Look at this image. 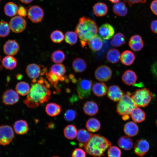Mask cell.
I'll return each instance as SVG.
<instances>
[{
  "mask_svg": "<svg viewBox=\"0 0 157 157\" xmlns=\"http://www.w3.org/2000/svg\"><path fill=\"white\" fill-rule=\"evenodd\" d=\"M72 157H86V152L82 149L76 148L72 152Z\"/></svg>",
  "mask_w": 157,
  "mask_h": 157,
  "instance_id": "cell-47",
  "label": "cell"
},
{
  "mask_svg": "<svg viewBox=\"0 0 157 157\" xmlns=\"http://www.w3.org/2000/svg\"><path fill=\"white\" fill-rule=\"evenodd\" d=\"M88 44L89 48L94 51H97L100 50L103 45L102 39L97 35L91 38L88 41Z\"/></svg>",
  "mask_w": 157,
  "mask_h": 157,
  "instance_id": "cell-23",
  "label": "cell"
},
{
  "mask_svg": "<svg viewBox=\"0 0 157 157\" xmlns=\"http://www.w3.org/2000/svg\"><path fill=\"white\" fill-rule=\"evenodd\" d=\"M10 31L9 24L5 21H0V37H5L7 36Z\"/></svg>",
  "mask_w": 157,
  "mask_h": 157,
  "instance_id": "cell-44",
  "label": "cell"
},
{
  "mask_svg": "<svg viewBox=\"0 0 157 157\" xmlns=\"http://www.w3.org/2000/svg\"><path fill=\"white\" fill-rule=\"evenodd\" d=\"M22 3L25 4H28L33 0H19Z\"/></svg>",
  "mask_w": 157,
  "mask_h": 157,
  "instance_id": "cell-53",
  "label": "cell"
},
{
  "mask_svg": "<svg viewBox=\"0 0 157 157\" xmlns=\"http://www.w3.org/2000/svg\"><path fill=\"white\" fill-rule=\"evenodd\" d=\"M98 32L99 36L102 39L108 40L113 36L115 30L111 25L106 23L102 24L99 27Z\"/></svg>",
  "mask_w": 157,
  "mask_h": 157,
  "instance_id": "cell-15",
  "label": "cell"
},
{
  "mask_svg": "<svg viewBox=\"0 0 157 157\" xmlns=\"http://www.w3.org/2000/svg\"><path fill=\"white\" fill-rule=\"evenodd\" d=\"M49 72L59 77L64 76L66 72L65 65L61 63H56L51 66Z\"/></svg>",
  "mask_w": 157,
  "mask_h": 157,
  "instance_id": "cell-36",
  "label": "cell"
},
{
  "mask_svg": "<svg viewBox=\"0 0 157 157\" xmlns=\"http://www.w3.org/2000/svg\"><path fill=\"white\" fill-rule=\"evenodd\" d=\"M108 0L111 3H116L119 2V1L120 0Z\"/></svg>",
  "mask_w": 157,
  "mask_h": 157,
  "instance_id": "cell-56",
  "label": "cell"
},
{
  "mask_svg": "<svg viewBox=\"0 0 157 157\" xmlns=\"http://www.w3.org/2000/svg\"><path fill=\"white\" fill-rule=\"evenodd\" d=\"M130 115L132 120L136 123L141 122L144 120L146 118L144 112L138 107L132 110Z\"/></svg>",
  "mask_w": 157,
  "mask_h": 157,
  "instance_id": "cell-25",
  "label": "cell"
},
{
  "mask_svg": "<svg viewBox=\"0 0 157 157\" xmlns=\"http://www.w3.org/2000/svg\"><path fill=\"white\" fill-rule=\"evenodd\" d=\"M3 49L5 54L7 55L13 56L17 53L19 49V46L16 40H10L5 43Z\"/></svg>",
  "mask_w": 157,
  "mask_h": 157,
  "instance_id": "cell-14",
  "label": "cell"
},
{
  "mask_svg": "<svg viewBox=\"0 0 157 157\" xmlns=\"http://www.w3.org/2000/svg\"><path fill=\"white\" fill-rule=\"evenodd\" d=\"M150 27L151 31L157 34V19L154 20L151 22Z\"/></svg>",
  "mask_w": 157,
  "mask_h": 157,
  "instance_id": "cell-51",
  "label": "cell"
},
{
  "mask_svg": "<svg viewBox=\"0 0 157 157\" xmlns=\"http://www.w3.org/2000/svg\"><path fill=\"white\" fill-rule=\"evenodd\" d=\"M129 92L124 94L118 101L116 107V112L120 115H129L132 110L137 107Z\"/></svg>",
  "mask_w": 157,
  "mask_h": 157,
  "instance_id": "cell-5",
  "label": "cell"
},
{
  "mask_svg": "<svg viewBox=\"0 0 157 157\" xmlns=\"http://www.w3.org/2000/svg\"><path fill=\"white\" fill-rule=\"evenodd\" d=\"M129 45L132 50L138 51L143 48L144 44L141 36L138 35H135L130 38Z\"/></svg>",
  "mask_w": 157,
  "mask_h": 157,
  "instance_id": "cell-17",
  "label": "cell"
},
{
  "mask_svg": "<svg viewBox=\"0 0 157 157\" xmlns=\"http://www.w3.org/2000/svg\"><path fill=\"white\" fill-rule=\"evenodd\" d=\"M2 66L6 69L12 70L16 67L17 65V60L12 56L7 55L4 57L2 60Z\"/></svg>",
  "mask_w": 157,
  "mask_h": 157,
  "instance_id": "cell-26",
  "label": "cell"
},
{
  "mask_svg": "<svg viewBox=\"0 0 157 157\" xmlns=\"http://www.w3.org/2000/svg\"><path fill=\"white\" fill-rule=\"evenodd\" d=\"M16 78L17 79L19 80L22 78V75L20 74H17L16 76Z\"/></svg>",
  "mask_w": 157,
  "mask_h": 157,
  "instance_id": "cell-55",
  "label": "cell"
},
{
  "mask_svg": "<svg viewBox=\"0 0 157 157\" xmlns=\"http://www.w3.org/2000/svg\"><path fill=\"white\" fill-rule=\"evenodd\" d=\"M85 126L88 131L95 132L99 131L100 128L101 124L97 119L92 118L87 120Z\"/></svg>",
  "mask_w": 157,
  "mask_h": 157,
  "instance_id": "cell-33",
  "label": "cell"
},
{
  "mask_svg": "<svg viewBox=\"0 0 157 157\" xmlns=\"http://www.w3.org/2000/svg\"><path fill=\"white\" fill-rule=\"evenodd\" d=\"M52 41L55 43H60L64 39L65 35L62 31L58 30L53 31L50 35Z\"/></svg>",
  "mask_w": 157,
  "mask_h": 157,
  "instance_id": "cell-43",
  "label": "cell"
},
{
  "mask_svg": "<svg viewBox=\"0 0 157 157\" xmlns=\"http://www.w3.org/2000/svg\"><path fill=\"white\" fill-rule=\"evenodd\" d=\"M64 35L65 41L67 44L73 45L77 42L78 36L75 31H67Z\"/></svg>",
  "mask_w": 157,
  "mask_h": 157,
  "instance_id": "cell-42",
  "label": "cell"
},
{
  "mask_svg": "<svg viewBox=\"0 0 157 157\" xmlns=\"http://www.w3.org/2000/svg\"><path fill=\"white\" fill-rule=\"evenodd\" d=\"M108 97L114 101H119L122 98L124 93L121 88L118 86L113 85L110 86L107 90Z\"/></svg>",
  "mask_w": 157,
  "mask_h": 157,
  "instance_id": "cell-16",
  "label": "cell"
},
{
  "mask_svg": "<svg viewBox=\"0 0 157 157\" xmlns=\"http://www.w3.org/2000/svg\"><path fill=\"white\" fill-rule=\"evenodd\" d=\"M120 54L119 51L117 49L113 48L108 51L106 58L107 60L112 63H115L119 60Z\"/></svg>",
  "mask_w": 157,
  "mask_h": 157,
  "instance_id": "cell-34",
  "label": "cell"
},
{
  "mask_svg": "<svg viewBox=\"0 0 157 157\" xmlns=\"http://www.w3.org/2000/svg\"><path fill=\"white\" fill-rule=\"evenodd\" d=\"M17 13L19 16L23 17L26 16L27 11L24 6H20L18 8Z\"/></svg>",
  "mask_w": 157,
  "mask_h": 157,
  "instance_id": "cell-50",
  "label": "cell"
},
{
  "mask_svg": "<svg viewBox=\"0 0 157 157\" xmlns=\"http://www.w3.org/2000/svg\"><path fill=\"white\" fill-rule=\"evenodd\" d=\"M117 143L121 148L125 150H129L133 146L132 140L128 136L121 137L118 140Z\"/></svg>",
  "mask_w": 157,
  "mask_h": 157,
  "instance_id": "cell-30",
  "label": "cell"
},
{
  "mask_svg": "<svg viewBox=\"0 0 157 157\" xmlns=\"http://www.w3.org/2000/svg\"><path fill=\"white\" fill-rule=\"evenodd\" d=\"M153 94L146 88L138 89L131 95V97L137 107H145L151 101Z\"/></svg>",
  "mask_w": 157,
  "mask_h": 157,
  "instance_id": "cell-4",
  "label": "cell"
},
{
  "mask_svg": "<svg viewBox=\"0 0 157 157\" xmlns=\"http://www.w3.org/2000/svg\"><path fill=\"white\" fill-rule=\"evenodd\" d=\"M113 10L116 15L120 17L125 16L128 12V8L124 2L119 1L113 6Z\"/></svg>",
  "mask_w": 157,
  "mask_h": 157,
  "instance_id": "cell-24",
  "label": "cell"
},
{
  "mask_svg": "<svg viewBox=\"0 0 157 157\" xmlns=\"http://www.w3.org/2000/svg\"><path fill=\"white\" fill-rule=\"evenodd\" d=\"M93 11L94 14L96 16L102 17L107 14L108 11V6L104 3L98 2L94 5Z\"/></svg>",
  "mask_w": 157,
  "mask_h": 157,
  "instance_id": "cell-29",
  "label": "cell"
},
{
  "mask_svg": "<svg viewBox=\"0 0 157 157\" xmlns=\"http://www.w3.org/2000/svg\"><path fill=\"white\" fill-rule=\"evenodd\" d=\"M47 114L51 117H54L58 115L61 112V108L58 104L55 103H48L45 107Z\"/></svg>",
  "mask_w": 157,
  "mask_h": 157,
  "instance_id": "cell-28",
  "label": "cell"
},
{
  "mask_svg": "<svg viewBox=\"0 0 157 157\" xmlns=\"http://www.w3.org/2000/svg\"><path fill=\"white\" fill-rule=\"evenodd\" d=\"M18 8L17 6L15 3L11 2H8L4 6V13L8 16H14L17 13Z\"/></svg>",
  "mask_w": 157,
  "mask_h": 157,
  "instance_id": "cell-35",
  "label": "cell"
},
{
  "mask_svg": "<svg viewBox=\"0 0 157 157\" xmlns=\"http://www.w3.org/2000/svg\"><path fill=\"white\" fill-rule=\"evenodd\" d=\"M137 79V76L135 72L131 70L125 71L122 76V80L126 84L129 85L135 83Z\"/></svg>",
  "mask_w": 157,
  "mask_h": 157,
  "instance_id": "cell-19",
  "label": "cell"
},
{
  "mask_svg": "<svg viewBox=\"0 0 157 157\" xmlns=\"http://www.w3.org/2000/svg\"><path fill=\"white\" fill-rule=\"evenodd\" d=\"M75 32L80 39L82 47H84L89 40L98 32L96 22L88 17H83L79 19Z\"/></svg>",
  "mask_w": 157,
  "mask_h": 157,
  "instance_id": "cell-2",
  "label": "cell"
},
{
  "mask_svg": "<svg viewBox=\"0 0 157 157\" xmlns=\"http://www.w3.org/2000/svg\"><path fill=\"white\" fill-rule=\"evenodd\" d=\"M65 55L61 50H57L53 51L51 56V59L52 62L55 63H61L65 60Z\"/></svg>",
  "mask_w": 157,
  "mask_h": 157,
  "instance_id": "cell-41",
  "label": "cell"
},
{
  "mask_svg": "<svg viewBox=\"0 0 157 157\" xmlns=\"http://www.w3.org/2000/svg\"><path fill=\"white\" fill-rule=\"evenodd\" d=\"M30 89L28 84L24 81H21L17 83L15 87V90L17 93L22 96L27 95Z\"/></svg>",
  "mask_w": 157,
  "mask_h": 157,
  "instance_id": "cell-39",
  "label": "cell"
},
{
  "mask_svg": "<svg viewBox=\"0 0 157 157\" xmlns=\"http://www.w3.org/2000/svg\"><path fill=\"white\" fill-rule=\"evenodd\" d=\"M14 133L12 127L8 125L0 126V144L6 146L12 141Z\"/></svg>",
  "mask_w": 157,
  "mask_h": 157,
  "instance_id": "cell-7",
  "label": "cell"
},
{
  "mask_svg": "<svg viewBox=\"0 0 157 157\" xmlns=\"http://www.w3.org/2000/svg\"><path fill=\"white\" fill-rule=\"evenodd\" d=\"M13 128L15 133L19 135L26 134L28 130V126L27 122L24 120L16 121L13 126Z\"/></svg>",
  "mask_w": 157,
  "mask_h": 157,
  "instance_id": "cell-21",
  "label": "cell"
},
{
  "mask_svg": "<svg viewBox=\"0 0 157 157\" xmlns=\"http://www.w3.org/2000/svg\"><path fill=\"white\" fill-rule=\"evenodd\" d=\"M124 131L125 133L129 137H133L138 134L139 128L135 122L130 121L126 123L124 125Z\"/></svg>",
  "mask_w": 157,
  "mask_h": 157,
  "instance_id": "cell-22",
  "label": "cell"
},
{
  "mask_svg": "<svg viewBox=\"0 0 157 157\" xmlns=\"http://www.w3.org/2000/svg\"><path fill=\"white\" fill-rule=\"evenodd\" d=\"M52 157H60L58 156H53Z\"/></svg>",
  "mask_w": 157,
  "mask_h": 157,
  "instance_id": "cell-58",
  "label": "cell"
},
{
  "mask_svg": "<svg viewBox=\"0 0 157 157\" xmlns=\"http://www.w3.org/2000/svg\"><path fill=\"white\" fill-rule=\"evenodd\" d=\"M135 59L134 54L130 50L124 51L120 55V59L121 63L126 65L129 66L132 65Z\"/></svg>",
  "mask_w": 157,
  "mask_h": 157,
  "instance_id": "cell-27",
  "label": "cell"
},
{
  "mask_svg": "<svg viewBox=\"0 0 157 157\" xmlns=\"http://www.w3.org/2000/svg\"><path fill=\"white\" fill-rule=\"evenodd\" d=\"M129 118V115H123L122 119L124 120H126L128 119Z\"/></svg>",
  "mask_w": 157,
  "mask_h": 157,
  "instance_id": "cell-54",
  "label": "cell"
},
{
  "mask_svg": "<svg viewBox=\"0 0 157 157\" xmlns=\"http://www.w3.org/2000/svg\"><path fill=\"white\" fill-rule=\"evenodd\" d=\"M9 25L10 29L15 33H19L26 28V23L24 18L19 16L13 17L10 20Z\"/></svg>",
  "mask_w": 157,
  "mask_h": 157,
  "instance_id": "cell-9",
  "label": "cell"
},
{
  "mask_svg": "<svg viewBox=\"0 0 157 157\" xmlns=\"http://www.w3.org/2000/svg\"><path fill=\"white\" fill-rule=\"evenodd\" d=\"M92 81L90 80L80 79L77 83V91L81 99H85L90 94Z\"/></svg>",
  "mask_w": 157,
  "mask_h": 157,
  "instance_id": "cell-6",
  "label": "cell"
},
{
  "mask_svg": "<svg viewBox=\"0 0 157 157\" xmlns=\"http://www.w3.org/2000/svg\"><path fill=\"white\" fill-rule=\"evenodd\" d=\"M50 85L42 77L38 79H32L30 91L24 102L31 108H35L49 99L51 92Z\"/></svg>",
  "mask_w": 157,
  "mask_h": 157,
  "instance_id": "cell-1",
  "label": "cell"
},
{
  "mask_svg": "<svg viewBox=\"0 0 157 157\" xmlns=\"http://www.w3.org/2000/svg\"><path fill=\"white\" fill-rule=\"evenodd\" d=\"M149 148V144L147 141L143 139H139L135 143L134 151L137 155L143 157L148 151Z\"/></svg>",
  "mask_w": 157,
  "mask_h": 157,
  "instance_id": "cell-12",
  "label": "cell"
},
{
  "mask_svg": "<svg viewBox=\"0 0 157 157\" xmlns=\"http://www.w3.org/2000/svg\"><path fill=\"white\" fill-rule=\"evenodd\" d=\"M111 146V143L107 139L99 134H92L84 148L89 155L94 157L104 155L106 150Z\"/></svg>",
  "mask_w": 157,
  "mask_h": 157,
  "instance_id": "cell-3",
  "label": "cell"
},
{
  "mask_svg": "<svg viewBox=\"0 0 157 157\" xmlns=\"http://www.w3.org/2000/svg\"><path fill=\"white\" fill-rule=\"evenodd\" d=\"M0 2H1V0H0Z\"/></svg>",
  "mask_w": 157,
  "mask_h": 157,
  "instance_id": "cell-59",
  "label": "cell"
},
{
  "mask_svg": "<svg viewBox=\"0 0 157 157\" xmlns=\"http://www.w3.org/2000/svg\"><path fill=\"white\" fill-rule=\"evenodd\" d=\"M83 110L86 115L93 116L97 114L99 111L97 104L93 101H90L86 102L83 107Z\"/></svg>",
  "mask_w": 157,
  "mask_h": 157,
  "instance_id": "cell-20",
  "label": "cell"
},
{
  "mask_svg": "<svg viewBox=\"0 0 157 157\" xmlns=\"http://www.w3.org/2000/svg\"><path fill=\"white\" fill-rule=\"evenodd\" d=\"M77 132L76 126L72 124L67 126L63 131L65 137L69 140L74 139L76 137Z\"/></svg>",
  "mask_w": 157,
  "mask_h": 157,
  "instance_id": "cell-37",
  "label": "cell"
},
{
  "mask_svg": "<svg viewBox=\"0 0 157 157\" xmlns=\"http://www.w3.org/2000/svg\"><path fill=\"white\" fill-rule=\"evenodd\" d=\"M2 60L1 59V57L0 55V70H2L3 69V66L2 64H1L0 63H1Z\"/></svg>",
  "mask_w": 157,
  "mask_h": 157,
  "instance_id": "cell-57",
  "label": "cell"
},
{
  "mask_svg": "<svg viewBox=\"0 0 157 157\" xmlns=\"http://www.w3.org/2000/svg\"><path fill=\"white\" fill-rule=\"evenodd\" d=\"M150 8L152 12L157 16V0H154L151 2Z\"/></svg>",
  "mask_w": 157,
  "mask_h": 157,
  "instance_id": "cell-49",
  "label": "cell"
},
{
  "mask_svg": "<svg viewBox=\"0 0 157 157\" xmlns=\"http://www.w3.org/2000/svg\"><path fill=\"white\" fill-rule=\"evenodd\" d=\"M125 43V37L122 33H117L114 35L110 42L111 45L115 47L122 46Z\"/></svg>",
  "mask_w": 157,
  "mask_h": 157,
  "instance_id": "cell-40",
  "label": "cell"
},
{
  "mask_svg": "<svg viewBox=\"0 0 157 157\" xmlns=\"http://www.w3.org/2000/svg\"><path fill=\"white\" fill-rule=\"evenodd\" d=\"M92 135L85 129H80L78 130L76 137L79 142V146L84 147L91 138Z\"/></svg>",
  "mask_w": 157,
  "mask_h": 157,
  "instance_id": "cell-18",
  "label": "cell"
},
{
  "mask_svg": "<svg viewBox=\"0 0 157 157\" xmlns=\"http://www.w3.org/2000/svg\"><path fill=\"white\" fill-rule=\"evenodd\" d=\"M72 66L74 71L76 72H82L87 67V64L84 60L78 58L74 59Z\"/></svg>",
  "mask_w": 157,
  "mask_h": 157,
  "instance_id": "cell-32",
  "label": "cell"
},
{
  "mask_svg": "<svg viewBox=\"0 0 157 157\" xmlns=\"http://www.w3.org/2000/svg\"><path fill=\"white\" fill-rule=\"evenodd\" d=\"M45 74L46 78L47 79L52 85L57 89H58V84L59 82V81H63L65 79L64 76L60 77L49 72H47Z\"/></svg>",
  "mask_w": 157,
  "mask_h": 157,
  "instance_id": "cell-38",
  "label": "cell"
},
{
  "mask_svg": "<svg viewBox=\"0 0 157 157\" xmlns=\"http://www.w3.org/2000/svg\"><path fill=\"white\" fill-rule=\"evenodd\" d=\"M2 99L5 105H13L19 101V97L16 91L11 89H9L4 92L2 96Z\"/></svg>",
  "mask_w": 157,
  "mask_h": 157,
  "instance_id": "cell-13",
  "label": "cell"
},
{
  "mask_svg": "<svg viewBox=\"0 0 157 157\" xmlns=\"http://www.w3.org/2000/svg\"><path fill=\"white\" fill-rule=\"evenodd\" d=\"M92 90L96 96L101 97L104 96L107 92V87L103 83H97L92 86Z\"/></svg>",
  "mask_w": 157,
  "mask_h": 157,
  "instance_id": "cell-31",
  "label": "cell"
},
{
  "mask_svg": "<svg viewBox=\"0 0 157 157\" xmlns=\"http://www.w3.org/2000/svg\"><path fill=\"white\" fill-rule=\"evenodd\" d=\"M125 3L127 4L129 6L131 7L132 5L135 3H145L147 0H123Z\"/></svg>",
  "mask_w": 157,
  "mask_h": 157,
  "instance_id": "cell-48",
  "label": "cell"
},
{
  "mask_svg": "<svg viewBox=\"0 0 157 157\" xmlns=\"http://www.w3.org/2000/svg\"><path fill=\"white\" fill-rule=\"evenodd\" d=\"M77 115L76 112L74 110H67L64 114V118L67 122H71L74 120Z\"/></svg>",
  "mask_w": 157,
  "mask_h": 157,
  "instance_id": "cell-46",
  "label": "cell"
},
{
  "mask_svg": "<svg viewBox=\"0 0 157 157\" xmlns=\"http://www.w3.org/2000/svg\"><path fill=\"white\" fill-rule=\"evenodd\" d=\"M28 18L32 22L37 23L40 22L44 16V12L42 9L37 5L30 7L28 11Z\"/></svg>",
  "mask_w": 157,
  "mask_h": 157,
  "instance_id": "cell-10",
  "label": "cell"
},
{
  "mask_svg": "<svg viewBox=\"0 0 157 157\" xmlns=\"http://www.w3.org/2000/svg\"><path fill=\"white\" fill-rule=\"evenodd\" d=\"M121 151L120 149L116 146H111L107 152L108 157H121Z\"/></svg>",
  "mask_w": 157,
  "mask_h": 157,
  "instance_id": "cell-45",
  "label": "cell"
},
{
  "mask_svg": "<svg viewBox=\"0 0 157 157\" xmlns=\"http://www.w3.org/2000/svg\"><path fill=\"white\" fill-rule=\"evenodd\" d=\"M46 67H41L37 64L31 63L28 65L26 68V72L28 76L32 79H36L40 75H43L47 72Z\"/></svg>",
  "mask_w": 157,
  "mask_h": 157,
  "instance_id": "cell-8",
  "label": "cell"
},
{
  "mask_svg": "<svg viewBox=\"0 0 157 157\" xmlns=\"http://www.w3.org/2000/svg\"><path fill=\"white\" fill-rule=\"evenodd\" d=\"M151 69L153 74L157 77V60L152 65Z\"/></svg>",
  "mask_w": 157,
  "mask_h": 157,
  "instance_id": "cell-52",
  "label": "cell"
},
{
  "mask_svg": "<svg viewBox=\"0 0 157 157\" xmlns=\"http://www.w3.org/2000/svg\"><path fill=\"white\" fill-rule=\"evenodd\" d=\"M94 74L97 80L105 82L110 79L112 75V72L110 68L108 66L102 65L96 69Z\"/></svg>",
  "mask_w": 157,
  "mask_h": 157,
  "instance_id": "cell-11",
  "label": "cell"
}]
</instances>
